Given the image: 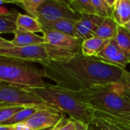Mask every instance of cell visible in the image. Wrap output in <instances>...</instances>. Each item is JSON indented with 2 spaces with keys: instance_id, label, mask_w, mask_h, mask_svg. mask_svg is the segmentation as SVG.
<instances>
[{
  "instance_id": "83f0119b",
  "label": "cell",
  "mask_w": 130,
  "mask_h": 130,
  "mask_svg": "<svg viewBox=\"0 0 130 130\" xmlns=\"http://www.w3.org/2000/svg\"><path fill=\"white\" fill-rule=\"evenodd\" d=\"M77 122L72 119H66L60 130H76Z\"/></svg>"
},
{
  "instance_id": "e0dca14e",
  "label": "cell",
  "mask_w": 130,
  "mask_h": 130,
  "mask_svg": "<svg viewBox=\"0 0 130 130\" xmlns=\"http://www.w3.org/2000/svg\"><path fill=\"white\" fill-rule=\"evenodd\" d=\"M19 13L15 8L6 12L0 11V34H14L17 29L16 19Z\"/></svg>"
},
{
  "instance_id": "52a82bcc",
  "label": "cell",
  "mask_w": 130,
  "mask_h": 130,
  "mask_svg": "<svg viewBox=\"0 0 130 130\" xmlns=\"http://www.w3.org/2000/svg\"><path fill=\"white\" fill-rule=\"evenodd\" d=\"M81 17L82 14L73 9L69 1L44 0L38 9L37 19L45 21L68 19L78 21Z\"/></svg>"
},
{
  "instance_id": "603a6c76",
  "label": "cell",
  "mask_w": 130,
  "mask_h": 130,
  "mask_svg": "<svg viewBox=\"0 0 130 130\" xmlns=\"http://www.w3.org/2000/svg\"><path fill=\"white\" fill-rule=\"evenodd\" d=\"M94 8V14L101 17L103 18H107L113 17V7L110 6L106 0H91Z\"/></svg>"
},
{
  "instance_id": "9c48e42d",
  "label": "cell",
  "mask_w": 130,
  "mask_h": 130,
  "mask_svg": "<svg viewBox=\"0 0 130 130\" xmlns=\"http://www.w3.org/2000/svg\"><path fill=\"white\" fill-rule=\"evenodd\" d=\"M65 117L64 113L51 107L39 108L25 123L32 130L53 128Z\"/></svg>"
},
{
  "instance_id": "3957f363",
  "label": "cell",
  "mask_w": 130,
  "mask_h": 130,
  "mask_svg": "<svg viewBox=\"0 0 130 130\" xmlns=\"http://www.w3.org/2000/svg\"><path fill=\"white\" fill-rule=\"evenodd\" d=\"M46 73L34 62L0 56V82L22 88L45 85Z\"/></svg>"
},
{
  "instance_id": "5b68a950",
  "label": "cell",
  "mask_w": 130,
  "mask_h": 130,
  "mask_svg": "<svg viewBox=\"0 0 130 130\" xmlns=\"http://www.w3.org/2000/svg\"><path fill=\"white\" fill-rule=\"evenodd\" d=\"M0 56L40 63L42 66L50 62L45 43L30 46H15L9 40L8 43L0 44Z\"/></svg>"
},
{
  "instance_id": "d6986e66",
  "label": "cell",
  "mask_w": 130,
  "mask_h": 130,
  "mask_svg": "<svg viewBox=\"0 0 130 130\" xmlns=\"http://www.w3.org/2000/svg\"><path fill=\"white\" fill-rule=\"evenodd\" d=\"M16 26L26 31L31 33L42 32V26L37 19L28 15L19 13L16 19Z\"/></svg>"
},
{
  "instance_id": "d6a6232c",
  "label": "cell",
  "mask_w": 130,
  "mask_h": 130,
  "mask_svg": "<svg viewBox=\"0 0 130 130\" xmlns=\"http://www.w3.org/2000/svg\"><path fill=\"white\" fill-rule=\"evenodd\" d=\"M13 1L11 0H0V6L4 4H12Z\"/></svg>"
},
{
  "instance_id": "8d00e7d4",
  "label": "cell",
  "mask_w": 130,
  "mask_h": 130,
  "mask_svg": "<svg viewBox=\"0 0 130 130\" xmlns=\"http://www.w3.org/2000/svg\"><path fill=\"white\" fill-rule=\"evenodd\" d=\"M52 128H49V129H42V130H51Z\"/></svg>"
},
{
  "instance_id": "8992f818",
  "label": "cell",
  "mask_w": 130,
  "mask_h": 130,
  "mask_svg": "<svg viewBox=\"0 0 130 130\" xmlns=\"http://www.w3.org/2000/svg\"><path fill=\"white\" fill-rule=\"evenodd\" d=\"M0 104L38 107H50L25 88L0 82Z\"/></svg>"
},
{
  "instance_id": "7a4b0ae2",
  "label": "cell",
  "mask_w": 130,
  "mask_h": 130,
  "mask_svg": "<svg viewBox=\"0 0 130 130\" xmlns=\"http://www.w3.org/2000/svg\"><path fill=\"white\" fill-rule=\"evenodd\" d=\"M24 88L50 107L69 115L76 122L90 126L94 120V110L88 104L85 92L71 91L48 83L42 87Z\"/></svg>"
},
{
  "instance_id": "ac0fdd59",
  "label": "cell",
  "mask_w": 130,
  "mask_h": 130,
  "mask_svg": "<svg viewBox=\"0 0 130 130\" xmlns=\"http://www.w3.org/2000/svg\"><path fill=\"white\" fill-rule=\"evenodd\" d=\"M118 24L111 18H107L104 20L101 24L97 29L95 36L104 40L115 39L118 32Z\"/></svg>"
},
{
  "instance_id": "8fae6325",
  "label": "cell",
  "mask_w": 130,
  "mask_h": 130,
  "mask_svg": "<svg viewBox=\"0 0 130 130\" xmlns=\"http://www.w3.org/2000/svg\"><path fill=\"white\" fill-rule=\"evenodd\" d=\"M98 59L109 64L126 69L129 63L127 58L118 46L115 39L109 40L105 47L96 56Z\"/></svg>"
},
{
  "instance_id": "4316f807",
  "label": "cell",
  "mask_w": 130,
  "mask_h": 130,
  "mask_svg": "<svg viewBox=\"0 0 130 130\" xmlns=\"http://www.w3.org/2000/svg\"><path fill=\"white\" fill-rule=\"evenodd\" d=\"M91 125H94L98 129V130H115L107 123L98 119H94Z\"/></svg>"
},
{
  "instance_id": "836d02e7",
  "label": "cell",
  "mask_w": 130,
  "mask_h": 130,
  "mask_svg": "<svg viewBox=\"0 0 130 130\" xmlns=\"http://www.w3.org/2000/svg\"><path fill=\"white\" fill-rule=\"evenodd\" d=\"M0 130H13L9 126L0 125Z\"/></svg>"
},
{
  "instance_id": "f546056e",
  "label": "cell",
  "mask_w": 130,
  "mask_h": 130,
  "mask_svg": "<svg viewBox=\"0 0 130 130\" xmlns=\"http://www.w3.org/2000/svg\"><path fill=\"white\" fill-rule=\"evenodd\" d=\"M9 126L13 130H32V129L25 122L15 123V124L11 125Z\"/></svg>"
},
{
  "instance_id": "1f68e13d",
  "label": "cell",
  "mask_w": 130,
  "mask_h": 130,
  "mask_svg": "<svg viewBox=\"0 0 130 130\" xmlns=\"http://www.w3.org/2000/svg\"><path fill=\"white\" fill-rule=\"evenodd\" d=\"M66 118L64 117L61 121H59L55 126H53L52 129H51V130H60V129H61V127L62 126V125L64 124V123H65V121H66Z\"/></svg>"
},
{
  "instance_id": "5bb4252c",
  "label": "cell",
  "mask_w": 130,
  "mask_h": 130,
  "mask_svg": "<svg viewBox=\"0 0 130 130\" xmlns=\"http://www.w3.org/2000/svg\"><path fill=\"white\" fill-rule=\"evenodd\" d=\"M94 119L100 120L115 130H130V118L120 117L101 111L94 110Z\"/></svg>"
},
{
  "instance_id": "cb8c5ba5",
  "label": "cell",
  "mask_w": 130,
  "mask_h": 130,
  "mask_svg": "<svg viewBox=\"0 0 130 130\" xmlns=\"http://www.w3.org/2000/svg\"><path fill=\"white\" fill-rule=\"evenodd\" d=\"M69 2L73 9L81 14H94V8L91 0H72Z\"/></svg>"
},
{
  "instance_id": "4dcf8cb0",
  "label": "cell",
  "mask_w": 130,
  "mask_h": 130,
  "mask_svg": "<svg viewBox=\"0 0 130 130\" xmlns=\"http://www.w3.org/2000/svg\"><path fill=\"white\" fill-rule=\"evenodd\" d=\"M89 125L83 123H80V122H77V128L76 130H88L89 129Z\"/></svg>"
},
{
  "instance_id": "44dd1931",
  "label": "cell",
  "mask_w": 130,
  "mask_h": 130,
  "mask_svg": "<svg viewBox=\"0 0 130 130\" xmlns=\"http://www.w3.org/2000/svg\"><path fill=\"white\" fill-rule=\"evenodd\" d=\"M43 2L44 0H15L12 4L20 6L28 13V15L37 19L38 9Z\"/></svg>"
},
{
  "instance_id": "f1b7e54d",
  "label": "cell",
  "mask_w": 130,
  "mask_h": 130,
  "mask_svg": "<svg viewBox=\"0 0 130 130\" xmlns=\"http://www.w3.org/2000/svg\"><path fill=\"white\" fill-rule=\"evenodd\" d=\"M120 83L124 88V89H126V91L130 92V72L126 71L124 76H123L121 82H120Z\"/></svg>"
},
{
  "instance_id": "ba28073f",
  "label": "cell",
  "mask_w": 130,
  "mask_h": 130,
  "mask_svg": "<svg viewBox=\"0 0 130 130\" xmlns=\"http://www.w3.org/2000/svg\"><path fill=\"white\" fill-rule=\"evenodd\" d=\"M41 33L45 39V43L49 44L56 51L69 56L81 53L82 42L77 38L43 28H42Z\"/></svg>"
},
{
  "instance_id": "30bf717a",
  "label": "cell",
  "mask_w": 130,
  "mask_h": 130,
  "mask_svg": "<svg viewBox=\"0 0 130 130\" xmlns=\"http://www.w3.org/2000/svg\"><path fill=\"white\" fill-rule=\"evenodd\" d=\"M104 19L96 14H82L80 20L75 24L76 38L83 42L94 37L97 29Z\"/></svg>"
},
{
  "instance_id": "7402d4cb",
  "label": "cell",
  "mask_w": 130,
  "mask_h": 130,
  "mask_svg": "<svg viewBox=\"0 0 130 130\" xmlns=\"http://www.w3.org/2000/svg\"><path fill=\"white\" fill-rule=\"evenodd\" d=\"M39 108L38 107H25L22 110L19 111L15 115H14L11 118L8 120L7 121L4 122L1 125L4 126H11L14 125L15 123H21V122H25L27 119H29Z\"/></svg>"
},
{
  "instance_id": "6da1fadb",
  "label": "cell",
  "mask_w": 130,
  "mask_h": 130,
  "mask_svg": "<svg viewBox=\"0 0 130 130\" xmlns=\"http://www.w3.org/2000/svg\"><path fill=\"white\" fill-rule=\"evenodd\" d=\"M43 67L46 78L55 82L58 87L75 92H86L95 87L120 83L126 71L82 53L64 61H50Z\"/></svg>"
},
{
  "instance_id": "484cf974",
  "label": "cell",
  "mask_w": 130,
  "mask_h": 130,
  "mask_svg": "<svg viewBox=\"0 0 130 130\" xmlns=\"http://www.w3.org/2000/svg\"><path fill=\"white\" fill-rule=\"evenodd\" d=\"M113 88H114V90L119 94H120L123 98H124L127 101H129L130 103V92L126 91V89H124V88L121 85L120 83H115V84H112Z\"/></svg>"
},
{
  "instance_id": "7c38bea8",
  "label": "cell",
  "mask_w": 130,
  "mask_h": 130,
  "mask_svg": "<svg viewBox=\"0 0 130 130\" xmlns=\"http://www.w3.org/2000/svg\"><path fill=\"white\" fill-rule=\"evenodd\" d=\"M37 20L43 29L59 32L76 38L75 24L77 21L68 19H59L55 21H45L42 19Z\"/></svg>"
},
{
  "instance_id": "9a60e30c",
  "label": "cell",
  "mask_w": 130,
  "mask_h": 130,
  "mask_svg": "<svg viewBox=\"0 0 130 130\" xmlns=\"http://www.w3.org/2000/svg\"><path fill=\"white\" fill-rule=\"evenodd\" d=\"M112 18L120 27L130 22V0H116Z\"/></svg>"
},
{
  "instance_id": "ffe728a7",
  "label": "cell",
  "mask_w": 130,
  "mask_h": 130,
  "mask_svg": "<svg viewBox=\"0 0 130 130\" xmlns=\"http://www.w3.org/2000/svg\"><path fill=\"white\" fill-rule=\"evenodd\" d=\"M115 40L130 63V33L124 27L119 26Z\"/></svg>"
},
{
  "instance_id": "e575fe53",
  "label": "cell",
  "mask_w": 130,
  "mask_h": 130,
  "mask_svg": "<svg viewBox=\"0 0 130 130\" xmlns=\"http://www.w3.org/2000/svg\"><path fill=\"white\" fill-rule=\"evenodd\" d=\"M8 42H9V40H6V39H4V38H2V37H0V44H2V43H8Z\"/></svg>"
},
{
  "instance_id": "d590c367",
  "label": "cell",
  "mask_w": 130,
  "mask_h": 130,
  "mask_svg": "<svg viewBox=\"0 0 130 130\" xmlns=\"http://www.w3.org/2000/svg\"><path fill=\"white\" fill-rule=\"evenodd\" d=\"M124 27H125V28H126V30H128V31L130 33V22L129 23H128V24H127Z\"/></svg>"
},
{
  "instance_id": "2e32d148",
  "label": "cell",
  "mask_w": 130,
  "mask_h": 130,
  "mask_svg": "<svg viewBox=\"0 0 130 130\" xmlns=\"http://www.w3.org/2000/svg\"><path fill=\"white\" fill-rule=\"evenodd\" d=\"M110 40H104L93 37L82 43L81 53L87 57H96L98 53L105 47Z\"/></svg>"
},
{
  "instance_id": "4fadbf2b",
  "label": "cell",
  "mask_w": 130,
  "mask_h": 130,
  "mask_svg": "<svg viewBox=\"0 0 130 130\" xmlns=\"http://www.w3.org/2000/svg\"><path fill=\"white\" fill-rule=\"evenodd\" d=\"M14 38L11 40V43L15 46H30L46 43L43 36L37 35L35 33L26 31L21 28H18L14 32Z\"/></svg>"
},
{
  "instance_id": "277c9868",
  "label": "cell",
  "mask_w": 130,
  "mask_h": 130,
  "mask_svg": "<svg viewBox=\"0 0 130 130\" xmlns=\"http://www.w3.org/2000/svg\"><path fill=\"white\" fill-rule=\"evenodd\" d=\"M85 94L88 104L94 110L130 118V103L114 90L112 84L93 88Z\"/></svg>"
},
{
  "instance_id": "d4e9b609",
  "label": "cell",
  "mask_w": 130,
  "mask_h": 130,
  "mask_svg": "<svg viewBox=\"0 0 130 130\" xmlns=\"http://www.w3.org/2000/svg\"><path fill=\"white\" fill-rule=\"evenodd\" d=\"M25 107H26L23 106L0 104V125L11 118L14 115Z\"/></svg>"
}]
</instances>
